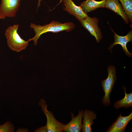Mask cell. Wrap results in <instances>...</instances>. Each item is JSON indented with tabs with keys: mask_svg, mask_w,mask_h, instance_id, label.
I'll list each match as a JSON object with an SVG mask.
<instances>
[{
	"mask_svg": "<svg viewBox=\"0 0 132 132\" xmlns=\"http://www.w3.org/2000/svg\"><path fill=\"white\" fill-rule=\"evenodd\" d=\"M30 26L33 29L35 35L28 40L29 41H33L34 45H36L38 39L43 34L48 32L56 33L63 31L69 32L74 28L75 25L71 22L62 23L59 22L53 21L50 23L42 26L31 23Z\"/></svg>",
	"mask_w": 132,
	"mask_h": 132,
	"instance_id": "6da1fadb",
	"label": "cell"
},
{
	"mask_svg": "<svg viewBox=\"0 0 132 132\" xmlns=\"http://www.w3.org/2000/svg\"><path fill=\"white\" fill-rule=\"evenodd\" d=\"M19 25L15 24L8 26L6 30L5 35L7 44L11 50L19 52L25 49L28 46L29 40L22 39L18 33Z\"/></svg>",
	"mask_w": 132,
	"mask_h": 132,
	"instance_id": "7a4b0ae2",
	"label": "cell"
},
{
	"mask_svg": "<svg viewBox=\"0 0 132 132\" xmlns=\"http://www.w3.org/2000/svg\"><path fill=\"white\" fill-rule=\"evenodd\" d=\"M107 71L108 75L107 78L101 81L102 86L105 93L104 96L101 101L103 104L105 106H108L110 104V95L117 79L116 68L114 66H109Z\"/></svg>",
	"mask_w": 132,
	"mask_h": 132,
	"instance_id": "3957f363",
	"label": "cell"
},
{
	"mask_svg": "<svg viewBox=\"0 0 132 132\" xmlns=\"http://www.w3.org/2000/svg\"><path fill=\"white\" fill-rule=\"evenodd\" d=\"M39 105L47 118L46 126L47 132H62L63 131L64 124L57 121L51 111L47 109L48 106L44 99H40Z\"/></svg>",
	"mask_w": 132,
	"mask_h": 132,
	"instance_id": "277c9868",
	"label": "cell"
},
{
	"mask_svg": "<svg viewBox=\"0 0 132 132\" xmlns=\"http://www.w3.org/2000/svg\"><path fill=\"white\" fill-rule=\"evenodd\" d=\"M21 0H1L0 5L1 19L15 17L20 5Z\"/></svg>",
	"mask_w": 132,
	"mask_h": 132,
	"instance_id": "5b68a950",
	"label": "cell"
},
{
	"mask_svg": "<svg viewBox=\"0 0 132 132\" xmlns=\"http://www.w3.org/2000/svg\"><path fill=\"white\" fill-rule=\"evenodd\" d=\"M98 21L97 18L88 16L80 21L83 27L87 30L91 35L95 37L97 43L99 42L102 38V33L98 26Z\"/></svg>",
	"mask_w": 132,
	"mask_h": 132,
	"instance_id": "8992f818",
	"label": "cell"
},
{
	"mask_svg": "<svg viewBox=\"0 0 132 132\" xmlns=\"http://www.w3.org/2000/svg\"><path fill=\"white\" fill-rule=\"evenodd\" d=\"M63 10L68 12V13L74 17L79 21L85 19L88 16L87 13L84 12L80 6L75 4L72 0H63Z\"/></svg>",
	"mask_w": 132,
	"mask_h": 132,
	"instance_id": "52a82bcc",
	"label": "cell"
},
{
	"mask_svg": "<svg viewBox=\"0 0 132 132\" xmlns=\"http://www.w3.org/2000/svg\"><path fill=\"white\" fill-rule=\"evenodd\" d=\"M83 110H79L76 117L73 112L70 113L71 119L68 123L64 125L63 131L66 132H80L81 131Z\"/></svg>",
	"mask_w": 132,
	"mask_h": 132,
	"instance_id": "ba28073f",
	"label": "cell"
},
{
	"mask_svg": "<svg viewBox=\"0 0 132 132\" xmlns=\"http://www.w3.org/2000/svg\"><path fill=\"white\" fill-rule=\"evenodd\" d=\"M132 119V112L128 116H123L121 114L109 127L106 132H123L129 122Z\"/></svg>",
	"mask_w": 132,
	"mask_h": 132,
	"instance_id": "9c48e42d",
	"label": "cell"
},
{
	"mask_svg": "<svg viewBox=\"0 0 132 132\" xmlns=\"http://www.w3.org/2000/svg\"><path fill=\"white\" fill-rule=\"evenodd\" d=\"M114 33V36L115 39L114 42L110 45L109 48V50L111 51L113 46L116 44H120L123 50L124 51L125 54L129 57H132V54L128 51L127 47L126 44L129 42H131L132 40V31L129 32L125 36H119L116 34L112 30Z\"/></svg>",
	"mask_w": 132,
	"mask_h": 132,
	"instance_id": "30bf717a",
	"label": "cell"
},
{
	"mask_svg": "<svg viewBox=\"0 0 132 132\" xmlns=\"http://www.w3.org/2000/svg\"><path fill=\"white\" fill-rule=\"evenodd\" d=\"M96 114L90 110L85 109L83 110L81 131L82 132H92L91 126L93 125V120L96 118Z\"/></svg>",
	"mask_w": 132,
	"mask_h": 132,
	"instance_id": "8fae6325",
	"label": "cell"
},
{
	"mask_svg": "<svg viewBox=\"0 0 132 132\" xmlns=\"http://www.w3.org/2000/svg\"><path fill=\"white\" fill-rule=\"evenodd\" d=\"M105 7L110 9L122 18L126 24L129 23L128 18L119 0H106Z\"/></svg>",
	"mask_w": 132,
	"mask_h": 132,
	"instance_id": "7c38bea8",
	"label": "cell"
},
{
	"mask_svg": "<svg viewBox=\"0 0 132 132\" xmlns=\"http://www.w3.org/2000/svg\"><path fill=\"white\" fill-rule=\"evenodd\" d=\"M106 0L97 1L94 0H87L80 4L83 11L87 13L99 8L105 7Z\"/></svg>",
	"mask_w": 132,
	"mask_h": 132,
	"instance_id": "4fadbf2b",
	"label": "cell"
},
{
	"mask_svg": "<svg viewBox=\"0 0 132 132\" xmlns=\"http://www.w3.org/2000/svg\"><path fill=\"white\" fill-rule=\"evenodd\" d=\"M123 89L125 92L124 97L122 99L116 102L113 104L114 107L117 109L123 107L127 109L132 106V92L127 94L126 91V88L124 86Z\"/></svg>",
	"mask_w": 132,
	"mask_h": 132,
	"instance_id": "5bb4252c",
	"label": "cell"
},
{
	"mask_svg": "<svg viewBox=\"0 0 132 132\" xmlns=\"http://www.w3.org/2000/svg\"><path fill=\"white\" fill-rule=\"evenodd\" d=\"M121 3L122 8L128 19L132 21V0H119Z\"/></svg>",
	"mask_w": 132,
	"mask_h": 132,
	"instance_id": "9a60e30c",
	"label": "cell"
},
{
	"mask_svg": "<svg viewBox=\"0 0 132 132\" xmlns=\"http://www.w3.org/2000/svg\"><path fill=\"white\" fill-rule=\"evenodd\" d=\"M15 127L10 121H8L0 125V132H14Z\"/></svg>",
	"mask_w": 132,
	"mask_h": 132,
	"instance_id": "2e32d148",
	"label": "cell"
},
{
	"mask_svg": "<svg viewBox=\"0 0 132 132\" xmlns=\"http://www.w3.org/2000/svg\"><path fill=\"white\" fill-rule=\"evenodd\" d=\"M34 132H46L47 129L46 125L45 126H40L35 130Z\"/></svg>",
	"mask_w": 132,
	"mask_h": 132,
	"instance_id": "e0dca14e",
	"label": "cell"
},
{
	"mask_svg": "<svg viewBox=\"0 0 132 132\" xmlns=\"http://www.w3.org/2000/svg\"><path fill=\"white\" fill-rule=\"evenodd\" d=\"M17 132H29V129L22 127L18 128L16 131Z\"/></svg>",
	"mask_w": 132,
	"mask_h": 132,
	"instance_id": "ac0fdd59",
	"label": "cell"
},
{
	"mask_svg": "<svg viewBox=\"0 0 132 132\" xmlns=\"http://www.w3.org/2000/svg\"><path fill=\"white\" fill-rule=\"evenodd\" d=\"M42 0H38V3L37 7V11L38 8L41 5V3Z\"/></svg>",
	"mask_w": 132,
	"mask_h": 132,
	"instance_id": "d6986e66",
	"label": "cell"
},
{
	"mask_svg": "<svg viewBox=\"0 0 132 132\" xmlns=\"http://www.w3.org/2000/svg\"><path fill=\"white\" fill-rule=\"evenodd\" d=\"M63 0H60L59 2L55 6V7L53 8V9H54L56 7V6L62 3L63 2Z\"/></svg>",
	"mask_w": 132,
	"mask_h": 132,
	"instance_id": "ffe728a7",
	"label": "cell"
},
{
	"mask_svg": "<svg viewBox=\"0 0 132 132\" xmlns=\"http://www.w3.org/2000/svg\"><path fill=\"white\" fill-rule=\"evenodd\" d=\"M0 19H1V18H0Z\"/></svg>",
	"mask_w": 132,
	"mask_h": 132,
	"instance_id": "44dd1931",
	"label": "cell"
}]
</instances>
